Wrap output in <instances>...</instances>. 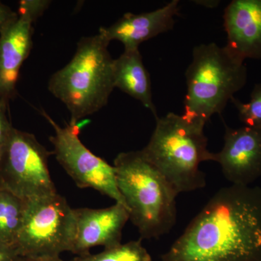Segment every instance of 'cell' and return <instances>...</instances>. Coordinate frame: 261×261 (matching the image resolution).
<instances>
[{
    "mask_svg": "<svg viewBox=\"0 0 261 261\" xmlns=\"http://www.w3.org/2000/svg\"><path fill=\"white\" fill-rule=\"evenodd\" d=\"M161 261H261V188L220 189Z\"/></svg>",
    "mask_w": 261,
    "mask_h": 261,
    "instance_id": "cell-1",
    "label": "cell"
},
{
    "mask_svg": "<svg viewBox=\"0 0 261 261\" xmlns=\"http://www.w3.org/2000/svg\"><path fill=\"white\" fill-rule=\"evenodd\" d=\"M113 166L117 186L141 240L159 239L169 233L177 219L178 194L172 185L141 150L121 152Z\"/></svg>",
    "mask_w": 261,
    "mask_h": 261,
    "instance_id": "cell-2",
    "label": "cell"
},
{
    "mask_svg": "<svg viewBox=\"0 0 261 261\" xmlns=\"http://www.w3.org/2000/svg\"><path fill=\"white\" fill-rule=\"evenodd\" d=\"M205 125L200 120L168 113L156 119L148 144L141 149L178 195L206 186L205 174L200 166L214 161V152L207 149Z\"/></svg>",
    "mask_w": 261,
    "mask_h": 261,
    "instance_id": "cell-3",
    "label": "cell"
},
{
    "mask_svg": "<svg viewBox=\"0 0 261 261\" xmlns=\"http://www.w3.org/2000/svg\"><path fill=\"white\" fill-rule=\"evenodd\" d=\"M102 35L82 37L73 58L51 75L48 89L70 114V126L107 106L115 89L113 61Z\"/></svg>",
    "mask_w": 261,
    "mask_h": 261,
    "instance_id": "cell-4",
    "label": "cell"
},
{
    "mask_svg": "<svg viewBox=\"0 0 261 261\" xmlns=\"http://www.w3.org/2000/svg\"><path fill=\"white\" fill-rule=\"evenodd\" d=\"M185 77L183 115L207 123L214 114H221L245 87L247 70L245 61L226 46L207 43L194 47Z\"/></svg>",
    "mask_w": 261,
    "mask_h": 261,
    "instance_id": "cell-5",
    "label": "cell"
},
{
    "mask_svg": "<svg viewBox=\"0 0 261 261\" xmlns=\"http://www.w3.org/2000/svg\"><path fill=\"white\" fill-rule=\"evenodd\" d=\"M75 226L74 209L58 193L25 200L15 248L22 257L60 256L72 251Z\"/></svg>",
    "mask_w": 261,
    "mask_h": 261,
    "instance_id": "cell-6",
    "label": "cell"
},
{
    "mask_svg": "<svg viewBox=\"0 0 261 261\" xmlns=\"http://www.w3.org/2000/svg\"><path fill=\"white\" fill-rule=\"evenodd\" d=\"M50 154L35 136L13 127L0 159V188L24 200L58 193L48 168Z\"/></svg>",
    "mask_w": 261,
    "mask_h": 261,
    "instance_id": "cell-7",
    "label": "cell"
},
{
    "mask_svg": "<svg viewBox=\"0 0 261 261\" xmlns=\"http://www.w3.org/2000/svg\"><path fill=\"white\" fill-rule=\"evenodd\" d=\"M41 113L55 130V135L49 137L54 147L53 154L77 186L82 189H93L127 208L124 199L117 186L114 166L92 153L83 145L74 126L69 125L63 128L45 111Z\"/></svg>",
    "mask_w": 261,
    "mask_h": 261,
    "instance_id": "cell-8",
    "label": "cell"
},
{
    "mask_svg": "<svg viewBox=\"0 0 261 261\" xmlns=\"http://www.w3.org/2000/svg\"><path fill=\"white\" fill-rule=\"evenodd\" d=\"M224 127V146L214 161L231 185L250 186L261 178V129L230 128L225 123Z\"/></svg>",
    "mask_w": 261,
    "mask_h": 261,
    "instance_id": "cell-9",
    "label": "cell"
},
{
    "mask_svg": "<svg viewBox=\"0 0 261 261\" xmlns=\"http://www.w3.org/2000/svg\"><path fill=\"white\" fill-rule=\"evenodd\" d=\"M75 236L72 253L79 256L88 255L92 247L105 249L121 244L122 233L129 214L120 203L102 209H74Z\"/></svg>",
    "mask_w": 261,
    "mask_h": 261,
    "instance_id": "cell-10",
    "label": "cell"
},
{
    "mask_svg": "<svg viewBox=\"0 0 261 261\" xmlns=\"http://www.w3.org/2000/svg\"><path fill=\"white\" fill-rule=\"evenodd\" d=\"M180 2L172 0L149 13H125L116 23L101 27L99 34L108 42L117 40L124 49H139L142 42L172 30L179 14Z\"/></svg>",
    "mask_w": 261,
    "mask_h": 261,
    "instance_id": "cell-11",
    "label": "cell"
},
{
    "mask_svg": "<svg viewBox=\"0 0 261 261\" xmlns=\"http://www.w3.org/2000/svg\"><path fill=\"white\" fill-rule=\"evenodd\" d=\"M223 18L226 47L242 61H261V0H233Z\"/></svg>",
    "mask_w": 261,
    "mask_h": 261,
    "instance_id": "cell-12",
    "label": "cell"
},
{
    "mask_svg": "<svg viewBox=\"0 0 261 261\" xmlns=\"http://www.w3.org/2000/svg\"><path fill=\"white\" fill-rule=\"evenodd\" d=\"M33 23L18 18L0 32V98L11 99L16 93L19 72L33 47Z\"/></svg>",
    "mask_w": 261,
    "mask_h": 261,
    "instance_id": "cell-13",
    "label": "cell"
},
{
    "mask_svg": "<svg viewBox=\"0 0 261 261\" xmlns=\"http://www.w3.org/2000/svg\"><path fill=\"white\" fill-rule=\"evenodd\" d=\"M113 83L115 88L140 101L154 115L155 119L159 118L152 99L150 77L140 49H124L121 56L114 60Z\"/></svg>",
    "mask_w": 261,
    "mask_h": 261,
    "instance_id": "cell-14",
    "label": "cell"
},
{
    "mask_svg": "<svg viewBox=\"0 0 261 261\" xmlns=\"http://www.w3.org/2000/svg\"><path fill=\"white\" fill-rule=\"evenodd\" d=\"M25 200L0 188V242L15 246L23 224Z\"/></svg>",
    "mask_w": 261,
    "mask_h": 261,
    "instance_id": "cell-15",
    "label": "cell"
},
{
    "mask_svg": "<svg viewBox=\"0 0 261 261\" xmlns=\"http://www.w3.org/2000/svg\"><path fill=\"white\" fill-rule=\"evenodd\" d=\"M75 261H152L150 254L143 246L142 240H134L116 247L105 249L99 253L78 256Z\"/></svg>",
    "mask_w": 261,
    "mask_h": 261,
    "instance_id": "cell-16",
    "label": "cell"
},
{
    "mask_svg": "<svg viewBox=\"0 0 261 261\" xmlns=\"http://www.w3.org/2000/svg\"><path fill=\"white\" fill-rule=\"evenodd\" d=\"M233 103L239 118L246 126L261 129V82L254 86L250 100L246 102L233 97Z\"/></svg>",
    "mask_w": 261,
    "mask_h": 261,
    "instance_id": "cell-17",
    "label": "cell"
},
{
    "mask_svg": "<svg viewBox=\"0 0 261 261\" xmlns=\"http://www.w3.org/2000/svg\"><path fill=\"white\" fill-rule=\"evenodd\" d=\"M51 3L49 0H20L18 3V14L34 23L44 15Z\"/></svg>",
    "mask_w": 261,
    "mask_h": 261,
    "instance_id": "cell-18",
    "label": "cell"
},
{
    "mask_svg": "<svg viewBox=\"0 0 261 261\" xmlns=\"http://www.w3.org/2000/svg\"><path fill=\"white\" fill-rule=\"evenodd\" d=\"M8 99L0 98V159L9 141L13 126L8 120Z\"/></svg>",
    "mask_w": 261,
    "mask_h": 261,
    "instance_id": "cell-19",
    "label": "cell"
},
{
    "mask_svg": "<svg viewBox=\"0 0 261 261\" xmlns=\"http://www.w3.org/2000/svg\"><path fill=\"white\" fill-rule=\"evenodd\" d=\"M18 18V13L0 2V32Z\"/></svg>",
    "mask_w": 261,
    "mask_h": 261,
    "instance_id": "cell-20",
    "label": "cell"
},
{
    "mask_svg": "<svg viewBox=\"0 0 261 261\" xmlns=\"http://www.w3.org/2000/svg\"><path fill=\"white\" fill-rule=\"evenodd\" d=\"M0 261H22L15 247L0 242Z\"/></svg>",
    "mask_w": 261,
    "mask_h": 261,
    "instance_id": "cell-21",
    "label": "cell"
},
{
    "mask_svg": "<svg viewBox=\"0 0 261 261\" xmlns=\"http://www.w3.org/2000/svg\"><path fill=\"white\" fill-rule=\"evenodd\" d=\"M22 261H65L61 259L60 256H44V257H22ZM75 261L74 259L73 260Z\"/></svg>",
    "mask_w": 261,
    "mask_h": 261,
    "instance_id": "cell-22",
    "label": "cell"
},
{
    "mask_svg": "<svg viewBox=\"0 0 261 261\" xmlns=\"http://www.w3.org/2000/svg\"><path fill=\"white\" fill-rule=\"evenodd\" d=\"M195 4L201 5V6L205 7L207 8H216L219 5L220 1L216 0H201V1H193Z\"/></svg>",
    "mask_w": 261,
    "mask_h": 261,
    "instance_id": "cell-23",
    "label": "cell"
}]
</instances>
